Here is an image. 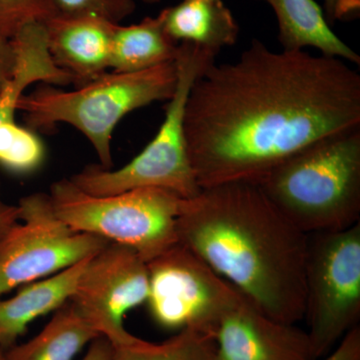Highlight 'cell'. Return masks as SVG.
<instances>
[{
	"mask_svg": "<svg viewBox=\"0 0 360 360\" xmlns=\"http://www.w3.org/2000/svg\"><path fill=\"white\" fill-rule=\"evenodd\" d=\"M360 125V75L340 58L274 52L258 39L213 63L187 98L184 130L200 188L258 184L314 142Z\"/></svg>",
	"mask_w": 360,
	"mask_h": 360,
	"instance_id": "6da1fadb",
	"label": "cell"
},
{
	"mask_svg": "<svg viewBox=\"0 0 360 360\" xmlns=\"http://www.w3.org/2000/svg\"><path fill=\"white\" fill-rule=\"evenodd\" d=\"M177 243L274 321L304 317L309 236L257 184L227 182L182 201Z\"/></svg>",
	"mask_w": 360,
	"mask_h": 360,
	"instance_id": "7a4b0ae2",
	"label": "cell"
},
{
	"mask_svg": "<svg viewBox=\"0 0 360 360\" xmlns=\"http://www.w3.org/2000/svg\"><path fill=\"white\" fill-rule=\"evenodd\" d=\"M303 233L341 231L360 217V125L314 142L258 182Z\"/></svg>",
	"mask_w": 360,
	"mask_h": 360,
	"instance_id": "3957f363",
	"label": "cell"
},
{
	"mask_svg": "<svg viewBox=\"0 0 360 360\" xmlns=\"http://www.w3.org/2000/svg\"><path fill=\"white\" fill-rule=\"evenodd\" d=\"M176 84L175 61L139 72L108 71L73 90L44 84L23 94L18 110L34 131H49L59 123L75 127L94 146L99 165L111 169V139L118 122L135 110L169 101Z\"/></svg>",
	"mask_w": 360,
	"mask_h": 360,
	"instance_id": "277c9868",
	"label": "cell"
},
{
	"mask_svg": "<svg viewBox=\"0 0 360 360\" xmlns=\"http://www.w3.org/2000/svg\"><path fill=\"white\" fill-rule=\"evenodd\" d=\"M217 52L198 45H179L175 65L177 84L158 134L146 148L124 167L106 169L99 165L84 167L71 181L92 195H111L139 188L172 191L184 200L200 193L189 160L184 130L187 98L198 77L215 63Z\"/></svg>",
	"mask_w": 360,
	"mask_h": 360,
	"instance_id": "5b68a950",
	"label": "cell"
},
{
	"mask_svg": "<svg viewBox=\"0 0 360 360\" xmlns=\"http://www.w3.org/2000/svg\"><path fill=\"white\" fill-rule=\"evenodd\" d=\"M49 195L54 212L71 229L131 248L146 264L177 243L184 198L172 191L139 188L92 195L63 179L51 184Z\"/></svg>",
	"mask_w": 360,
	"mask_h": 360,
	"instance_id": "8992f818",
	"label": "cell"
},
{
	"mask_svg": "<svg viewBox=\"0 0 360 360\" xmlns=\"http://www.w3.org/2000/svg\"><path fill=\"white\" fill-rule=\"evenodd\" d=\"M304 281L303 319L319 360L359 326L360 222L341 231L309 234Z\"/></svg>",
	"mask_w": 360,
	"mask_h": 360,
	"instance_id": "52a82bcc",
	"label": "cell"
},
{
	"mask_svg": "<svg viewBox=\"0 0 360 360\" xmlns=\"http://www.w3.org/2000/svg\"><path fill=\"white\" fill-rule=\"evenodd\" d=\"M18 206L20 221L0 245V298L14 288L70 269L110 243L71 229L54 212L49 193L30 194Z\"/></svg>",
	"mask_w": 360,
	"mask_h": 360,
	"instance_id": "ba28073f",
	"label": "cell"
},
{
	"mask_svg": "<svg viewBox=\"0 0 360 360\" xmlns=\"http://www.w3.org/2000/svg\"><path fill=\"white\" fill-rule=\"evenodd\" d=\"M146 303L158 326L212 335L239 292L193 251L179 243L148 262Z\"/></svg>",
	"mask_w": 360,
	"mask_h": 360,
	"instance_id": "9c48e42d",
	"label": "cell"
},
{
	"mask_svg": "<svg viewBox=\"0 0 360 360\" xmlns=\"http://www.w3.org/2000/svg\"><path fill=\"white\" fill-rule=\"evenodd\" d=\"M148 264L134 250L110 243L90 258L70 302L113 347L136 336L124 326L125 315L148 300Z\"/></svg>",
	"mask_w": 360,
	"mask_h": 360,
	"instance_id": "30bf717a",
	"label": "cell"
},
{
	"mask_svg": "<svg viewBox=\"0 0 360 360\" xmlns=\"http://www.w3.org/2000/svg\"><path fill=\"white\" fill-rule=\"evenodd\" d=\"M212 336L215 360H316L307 331L270 319L241 293Z\"/></svg>",
	"mask_w": 360,
	"mask_h": 360,
	"instance_id": "8fae6325",
	"label": "cell"
},
{
	"mask_svg": "<svg viewBox=\"0 0 360 360\" xmlns=\"http://www.w3.org/2000/svg\"><path fill=\"white\" fill-rule=\"evenodd\" d=\"M47 45L54 63L72 78L75 87L110 70L116 26L101 18L53 16L44 22Z\"/></svg>",
	"mask_w": 360,
	"mask_h": 360,
	"instance_id": "7c38bea8",
	"label": "cell"
},
{
	"mask_svg": "<svg viewBox=\"0 0 360 360\" xmlns=\"http://www.w3.org/2000/svg\"><path fill=\"white\" fill-rule=\"evenodd\" d=\"M90 257L58 274L21 286L13 297L0 298V348L16 345L28 326L39 317L70 302Z\"/></svg>",
	"mask_w": 360,
	"mask_h": 360,
	"instance_id": "4fadbf2b",
	"label": "cell"
},
{
	"mask_svg": "<svg viewBox=\"0 0 360 360\" xmlns=\"http://www.w3.org/2000/svg\"><path fill=\"white\" fill-rule=\"evenodd\" d=\"M160 13L165 32L176 44L188 42L219 53L238 41L239 26L222 0H182Z\"/></svg>",
	"mask_w": 360,
	"mask_h": 360,
	"instance_id": "5bb4252c",
	"label": "cell"
},
{
	"mask_svg": "<svg viewBox=\"0 0 360 360\" xmlns=\"http://www.w3.org/2000/svg\"><path fill=\"white\" fill-rule=\"evenodd\" d=\"M274 9L283 51L314 47L322 56L359 65L360 56L331 30L321 7L314 0H264Z\"/></svg>",
	"mask_w": 360,
	"mask_h": 360,
	"instance_id": "9a60e30c",
	"label": "cell"
},
{
	"mask_svg": "<svg viewBox=\"0 0 360 360\" xmlns=\"http://www.w3.org/2000/svg\"><path fill=\"white\" fill-rule=\"evenodd\" d=\"M101 335L70 302L32 340L4 350V360H75Z\"/></svg>",
	"mask_w": 360,
	"mask_h": 360,
	"instance_id": "2e32d148",
	"label": "cell"
},
{
	"mask_svg": "<svg viewBox=\"0 0 360 360\" xmlns=\"http://www.w3.org/2000/svg\"><path fill=\"white\" fill-rule=\"evenodd\" d=\"M179 45L165 32L161 13L137 25H118L111 49L110 70L139 72L174 61Z\"/></svg>",
	"mask_w": 360,
	"mask_h": 360,
	"instance_id": "e0dca14e",
	"label": "cell"
},
{
	"mask_svg": "<svg viewBox=\"0 0 360 360\" xmlns=\"http://www.w3.org/2000/svg\"><path fill=\"white\" fill-rule=\"evenodd\" d=\"M112 360H215L213 336L186 329L162 343L137 338L134 342L113 347Z\"/></svg>",
	"mask_w": 360,
	"mask_h": 360,
	"instance_id": "ac0fdd59",
	"label": "cell"
},
{
	"mask_svg": "<svg viewBox=\"0 0 360 360\" xmlns=\"http://www.w3.org/2000/svg\"><path fill=\"white\" fill-rule=\"evenodd\" d=\"M45 160L44 142L15 120L0 123V167L11 174L27 175L41 167Z\"/></svg>",
	"mask_w": 360,
	"mask_h": 360,
	"instance_id": "d6986e66",
	"label": "cell"
},
{
	"mask_svg": "<svg viewBox=\"0 0 360 360\" xmlns=\"http://www.w3.org/2000/svg\"><path fill=\"white\" fill-rule=\"evenodd\" d=\"M54 16L101 18L115 25L131 15L135 0H52Z\"/></svg>",
	"mask_w": 360,
	"mask_h": 360,
	"instance_id": "ffe728a7",
	"label": "cell"
},
{
	"mask_svg": "<svg viewBox=\"0 0 360 360\" xmlns=\"http://www.w3.org/2000/svg\"><path fill=\"white\" fill-rule=\"evenodd\" d=\"M53 16L52 0H0V34L11 39L22 26Z\"/></svg>",
	"mask_w": 360,
	"mask_h": 360,
	"instance_id": "44dd1931",
	"label": "cell"
},
{
	"mask_svg": "<svg viewBox=\"0 0 360 360\" xmlns=\"http://www.w3.org/2000/svg\"><path fill=\"white\" fill-rule=\"evenodd\" d=\"M322 360H360V328L355 326Z\"/></svg>",
	"mask_w": 360,
	"mask_h": 360,
	"instance_id": "7402d4cb",
	"label": "cell"
},
{
	"mask_svg": "<svg viewBox=\"0 0 360 360\" xmlns=\"http://www.w3.org/2000/svg\"><path fill=\"white\" fill-rule=\"evenodd\" d=\"M16 53L13 40L0 34V94L13 79Z\"/></svg>",
	"mask_w": 360,
	"mask_h": 360,
	"instance_id": "603a6c76",
	"label": "cell"
},
{
	"mask_svg": "<svg viewBox=\"0 0 360 360\" xmlns=\"http://www.w3.org/2000/svg\"><path fill=\"white\" fill-rule=\"evenodd\" d=\"M324 15L328 23L350 20L356 18L360 13V0H324Z\"/></svg>",
	"mask_w": 360,
	"mask_h": 360,
	"instance_id": "cb8c5ba5",
	"label": "cell"
},
{
	"mask_svg": "<svg viewBox=\"0 0 360 360\" xmlns=\"http://www.w3.org/2000/svg\"><path fill=\"white\" fill-rule=\"evenodd\" d=\"M20 221V210L18 205H9L2 195L0 182V245L14 224Z\"/></svg>",
	"mask_w": 360,
	"mask_h": 360,
	"instance_id": "d4e9b609",
	"label": "cell"
},
{
	"mask_svg": "<svg viewBox=\"0 0 360 360\" xmlns=\"http://www.w3.org/2000/svg\"><path fill=\"white\" fill-rule=\"evenodd\" d=\"M112 352L110 341L101 336L92 341L82 360H112Z\"/></svg>",
	"mask_w": 360,
	"mask_h": 360,
	"instance_id": "484cf974",
	"label": "cell"
},
{
	"mask_svg": "<svg viewBox=\"0 0 360 360\" xmlns=\"http://www.w3.org/2000/svg\"><path fill=\"white\" fill-rule=\"evenodd\" d=\"M142 1L146 2V4H156V2H160V0H142Z\"/></svg>",
	"mask_w": 360,
	"mask_h": 360,
	"instance_id": "4316f807",
	"label": "cell"
},
{
	"mask_svg": "<svg viewBox=\"0 0 360 360\" xmlns=\"http://www.w3.org/2000/svg\"><path fill=\"white\" fill-rule=\"evenodd\" d=\"M0 360H4V350L0 348Z\"/></svg>",
	"mask_w": 360,
	"mask_h": 360,
	"instance_id": "83f0119b",
	"label": "cell"
}]
</instances>
